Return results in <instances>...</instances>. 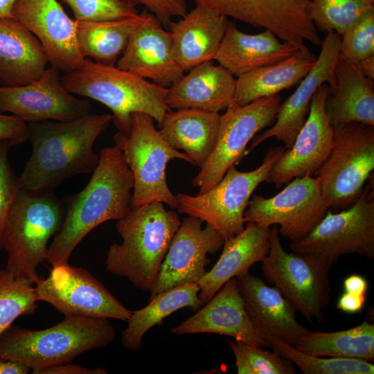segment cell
<instances>
[{"mask_svg": "<svg viewBox=\"0 0 374 374\" xmlns=\"http://www.w3.org/2000/svg\"><path fill=\"white\" fill-rule=\"evenodd\" d=\"M112 121L109 114H89L71 121L28 123L33 150L19 177L21 189L51 191L67 179L93 172L99 155L96 139Z\"/></svg>", "mask_w": 374, "mask_h": 374, "instance_id": "cell-1", "label": "cell"}, {"mask_svg": "<svg viewBox=\"0 0 374 374\" xmlns=\"http://www.w3.org/2000/svg\"><path fill=\"white\" fill-rule=\"evenodd\" d=\"M133 187V175L121 149L115 145L100 150L98 164L87 184L65 197V216L48 249L46 261L53 266L68 262L94 228L125 217L132 208Z\"/></svg>", "mask_w": 374, "mask_h": 374, "instance_id": "cell-2", "label": "cell"}, {"mask_svg": "<svg viewBox=\"0 0 374 374\" xmlns=\"http://www.w3.org/2000/svg\"><path fill=\"white\" fill-rule=\"evenodd\" d=\"M180 224L177 213L166 210L162 202L132 207L117 220L123 242L109 247L107 269L137 289L149 290Z\"/></svg>", "mask_w": 374, "mask_h": 374, "instance_id": "cell-3", "label": "cell"}, {"mask_svg": "<svg viewBox=\"0 0 374 374\" xmlns=\"http://www.w3.org/2000/svg\"><path fill=\"white\" fill-rule=\"evenodd\" d=\"M64 88L75 96L96 100L112 112V121L118 132L128 136L132 114L151 116L161 124L171 109L166 103L167 88L160 87L116 66L98 64L84 58L74 71L63 73Z\"/></svg>", "mask_w": 374, "mask_h": 374, "instance_id": "cell-4", "label": "cell"}, {"mask_svg": "<svg viewBox=\"0 0 374 374\" xmlns=\"http://www.w3.org/2000/svg\"><path fill=\"white\" fill-rule=\"evenodd\" d=\"M115 337V328L107 319L65 316L60 323L40 330L10 326L0 335V357L22 362L36 374L105 348Z\"/></svg>", "mask_w": 374, "mask_h": 374, "instance_id": "cell-5", "label": "cell"}, {"mask_svg": "<svg viewBox=\"0 0 374 374\" xmlns=\"http://www.w3.org/2000/svg\"><path fill=\"white\" fill-rule=\"evenodd\" d=\"M62 222L61 205L51 191L21 189L10 209L3 236L6 269L35 283L37 267L46 260L48 243Z\"/></svg>", "mask_w": 374, "mask_h": 374, "instance_id": "cell-6", "label": "cell"}, {"mask_svg": "<svg viewBox=\"0 0 374 374\" xmlns=\"http://www.w3.org/2000/svg\"><path fill=\"white\" fill-rule=\"evenodd\" d=\"M279 236L278 225H272L269 250L261 262L265 278L310 322H323L330 301L332 265L319 253L287 252Z\"/></svg>", "mask_w": 374, "mask_h": 374, "instance_id": "cell-7", "label": "cell"}, {"mask_svg": "<svg viewBox=\"0 0 374 374\" xmlns=\"http://www.w3.org/2000/svg\"><path fill=\"white\" fill-rule=\"evenodd\" d=\"M154 121L148 114L134 113L129 135L118 132L114 141L133 175L132 207L160 202L176 209L177 196L170 190L166 181L167 163L175 159L193 166L195 163L186 153L173 148L163 139Z\"/></svg>", "mask_w": 374, "mask_h": 374, "instance_id": "cell-8", "label": "cell"}, {"mask_svg": "<svg viewBox=\"0 0 374 374\" xmlns=\"http://www.w3.org/2000/svg\"><path fill=\"white\" fill-rule=\"evenodd\" d=\"M285 150L281 146L269 148L261 165L249 172L239 171L235 165L231 166L217 184L202 194H177V209L206 222L224 240L239 234L244 229V213L251 195L267 181L270 170Z\"/></svg>", "mask_w": 374, "mask_h": 374, "instance_id": "cell-9", "label": "cell"}, {"mask_svg": "<svg viewBox=\"0 0 374 374\" xmlns=\"http://www.w3.org/2000/svg\"><path fill=\"white\" fill-rule=\"evenodd\" d=\"M333 132L329 156L314 177L329 208H348L373 175L374 126L351 122L333 127Z\"/></svg>", "mask_w": 374, "mask_h": 374, "instance_id": "cell-10", "label": "cell"}, {"mask_svg": "<svg viewBox=\"0 0 374 374\" xmlns=\"http://www.w3.org/2000/svg\"><path fill=\"white\" fill-rule=\"evenodd\" d=\"M367 185L359 199L337 213L327 211L314 229L300 240L290 242L292 251L315 253L332 265L344 255L374 258L373 185Z\"/></svg>", "mask_w": 374, "mask_h": 374, "instance_id": "cell-11", "label": "cell"}, {"mask_svg": "<svg viewBox=\"0 0 374 374\" xmlns=\"http://www.w3.org/2000/svg\"><path fill=\"white\" fill-rule=\"evenodd\" d=\"M281 101V96L277 94L226 109L220 116L213 151L192 181V186L199 188L197 195L213 187L231 166L238 164L246 155L248 143L258 132L274 123Z\"/></svg>", "mask_w": 374, "mask_h": 374, "instance_id": "cell-12", "label": "cell"}, {"mask_svg": "<svg viewBox=\"0 0 374 374\" xmlns=\"http://www.w3.org/2000/svg\"><path fill=\"white\" fill-rule=\"evenodd\" d=\"M329 207L321 193L319 179L296 177L276 195H254L244 213L245 222L264 227L279 225V234L290 242L300 240L322 220Z\"/></svg>", "mask_w": 374, "mask_h": 374, "instance_id": "cell-13", "label": "cell"}, {"mask_svg": "<svg viewBox=\"0 0 374 374\" xmlns=\"http://www.w3.org/2000/svg\"><path fill=\"white\" fill-rule=\"evenodd\" d=\"M35 290L38 301L51 304L64 316L126 321L132 314L87 269L68 262L53 266Z\"/></svg>", "mask_w": 374, "mask_h": 374, "instance_id": "cell-14", "label": "cell"}, {"mask_svg": "<svg viewBox=\"0 0 374 374\" xmlns=\"http://www.w3.org/2000/svg\"><path fill=\"white\" fill-rule=\"evenodd\" d=\"M92 105L69 93L60 72L47 67L37 80L22 86L0 85V112L10 113L25 121H71L89 114Z\"/></svg>", "mask_w": 374, "mask_h": 374, "instance_id": "cell-15", "label": "cell"}, {"mask_svg": "<svg viewBox=\"0 0 374 374\" xmlns=\"http://www.w3.org/2000/svg\"><path fill=\"white\" fill-rule=\"evenodd\" d=\"M203 221L184 217L175 234L152 285L150 299L163 291L187 283H197L210 263L208 254L220 251L224 238L211 225L202 229Z\"/></svg>", "mask_w": 374, "mask_h": 374, "instance_id": "cell-16", "label": "cell"}, {"mask_svg": "<svg viewBox=\"0 0 374 374\" xmlns=\"http://www.w3.org/2000/svg\"><path fill=\"white\" fill-rule=\"evenodd\" d=\"M226 17L263 28L300 48L312 41L317 28L308 15L310 0H193Z\"/></svg>", "mask_w": 374, "mask_h": 374, "instance_id": "cell-17", "label": "cell"}, {"mask_svg": "<svg viewBox=\"0 0 374 374\" xmlns=\"http://www.w3.org/2000/svg\"><path fill=\"white\" fill-rule=\"evenodd\" d=\"M330 93L328 84H321L312 96L305 123L290 149H285L273 166L267 182L277 188L296 177H312L326 161L333 145V127L325 110Z\"/></svg>", "mask_w": 374, "mask_h": 374, "instance_id": "cell-18", "label": "cell"}, {"mask_svg": "<svg viewBox=\"0 0 374 374\" xmlns=\"http://www.w3.org/2000/svg\"><path fill=\"white\" fill-rule=\"evenodd\" d=\"M341 36L335 32H328L321 41V49L313 68L299 84L295 91L278 109L272 126L256 135L246 151V155L264 141L275 137L290 149L296 137L305 123L313 95L323 84L327 83L330 93L336 88L335 70L339 60Z\"/></svg>", "mask_w": 374, "mask_h": 374, "instance_id": "cell-19", "label": "cell"}, {"mask_svg": "<svg viewBox=\"0 0 374 374\" xmlns=\"http://www.w3.org/2000/svg\"><path fill=\"white\" fill-rule=\"evenodd\" d=\"M12 14L39 40L51 66L69 73L84 60L78 48L76 21L57 0H16Z\"/></svg>", "mask_w": 374, "mask_h": 374, "instance_id": "cell-20", "label": "cell"}, {"mask_svg": "<svg viewBox=\"0 0 374 374\" xmlns=\"http://www.w3.org/2000/svg\"><path fill=\"white\" fill-rule=\"evenodd\" d=\"M116 66L167 89L185 73L174 57L170 31L150 12Z\"/></svg>", "mask_w": 374, "mask_h": 374, "instance_id": "cell-21", "label": "cell"}, {"mask_svg": "<svg viewBox=\"0 0 374 374\" xmlns=\"http://www.w3.org/2000/svg\"><path fill=\"white\" fill-rule=\"evenodd\" d=\"M236 280L248 317L262 338L276 337L293 346L310 331L298 322L296 311L276 287L249 272Z\"/></svg>", "mask_w": 374, "mask_h": 374, "instance_id": "cell-22", "label": "cell"}, {"mask_svg": "<svg viewBox=\"0 0 374 374\" xmlns=\"http://www.w3.org/2000/svg\"><path fill=\"white\" fill-rule=\"evenodd\" d=\"M195 314L170 330L181 335L214 333L228 335L256 346L270 348L253 329L239 292L236 278L223 287Z\"/></svg>", "mask_w": 374, "mask_h": 374, "instance_id": "cell-23", "label": "cell"}, {"mask_svg": "<svg viewBox=\"0 0 374 374\" xmlns=\"http://www.w3.org/2000/svg\"><path fill=\"white\" fill-rule=\"evenodd\" d=\"M228 17L199 5L172 21L170 33L174 57L186 72L214 58L224 36Z\"/></svg>", "mask_w": 374, "mask_h": 374, "instance_id": "cell-24", "label": "cell"}, {"mask_svg": "<svg viewBox=\"0 0 374 374\" xmlns=\"http://www.w3.org/2000/svg\"><path fill=\"white\" fill-rule=\"evenodd\" d=\"M235 76L213 60L188 71L167 89L166 103L170 109H199L219 113L231 103L235 89Z\"/></svg>", "mask_w": 374, "mask_h": 374, "instance_id": "cell-25", "label": "cell"}, {"mask_svg": "<svg viewBox=\"0 0 374 374\" xmlns=\"http://www.w3.org/2000/svg\"><path fill=\"white\" fill-rule=\"evenodd\" d=\"M247 223L241 233L224 240L217 262L198 283L199 299L203 305L227 281L249 272L253 265L262 262L267 255L270 247V227Z\"/></svg>", "mask_w": 374, "mask_h": 374, "instance_id": "cell-26", "label": "cell"}, {"mask_svg": "<svg viewBox=\"0 0 374 374\" xmlns=\"http://www.w3.org/2000/svg\"><path fill=\"white\" fill-rule=\"evenodd\" d=\"M298 50L280 41L269 30L247 34L229 21L214 60L238 78L260 67L278 63Z\"/></svg>", "mask_w": 374, "mask_h": 374, "instance_id": "cell-27", "label": "cell"}, {"mask_svg": "<svg viewBox=\"0 0 374 374\" xmlns=\"http://www.w3.org/2000/svg\"><path fill=\"white\" fill-rule=\"evenodd\" d=\"M48 64L36 37L15 19L0 18V85L17 87L38 79Z\"/></svg>", "mask_w": 374, "mask_h": 374, "instance_id": "cell-28", "label": "cell"}, {"mask_svg": "<svg viewBox=\"0 0 374 374\" xmlns=\"http://www.w3.org/2000/svg\"><path fill=\"white\" fill-rule=\"evenodd\" d=\"M335 75L336 88L325 104L331 126L351 122L374 126V80L363 74L357 63L339 59Z\"/></svg>", "mask_w": 374, "mask_h": 374, "instance_id": "cell-29", "label": "cell"}, {"mask_svg": "<svg viewBox=\"0 0 374 374\" xmlns=\"http://www.w3.org/2000/svg\"><path fill=\"white\" fill-rule=\"evenodd\" d=\"M220 116L199 109H170L165 114L159 131L170 146L184 150L195 166L201 168L215 146Z\"/></svg>", "mask_w": 374, "mask_h": 374, "instance_id": "cell-30", "label": "cell"}, {"mask_svg": "<svg viewBox=\"0 0 374 374\" xmlns=\"http://www.w3.org/2000/svg\"><path fill=\"white\" fill-rule=\"evenodd\" d=\"M317 57L305 47L288 58L244 73L236 78L230 105L242 106L273 96L299 84L314 66Z\"/></svg>", "mask_w": 374, "mask_h": 374, "instance_id": "cell-31", "label": "cell"}, {"mask_svg": "<svg viewBox=\"0 0 374 374\" xmlns=\"http://www.w3.org/2000/svg\"><path fill=\"white\" fill-rule=\"evenodd\" d=\"M146 9L137 16L115 21H76L78 50L84 58L107 66H116L136 29L145 20Z\"/></svg>", "mask_w": 374, "mask_h": 374, "instance_id": "cell-32", "label": "cell"}, {"mask_svg": "<svg viewBox=\"0 0 374 374\" xmlns=\"http://www.w3.org/2000/svg\"><path fill=\"white\" fill-rule=\"evenodd\" d=\"M199 291L197 283L184 284L159 293L150 299L146 306L132 311L122 333L123 347L139 350L143 347L145 334L163 319L184 308L198 310L203 305L199 299Z\"/></svg>", "mask_w": 374, "mask_h": 374, "instance_id": "cell-33", "label": "cell"}, {"mask_svg": "<svg viewBox=\"0 0 374 374\" xmlns=\"http://www.w3.org/2000/svg\"><path fill=\"white\" fill-rule=\"evenodd\" d=\"M293 346L315 356L355 358L371 362L374 361V323L364 321L344 330L309 331Z\"/></svg>", "mask_w": 374, "mask_h": 374, "instance_id": "cell-34", "label": "cell"}, {"mask_svg": "<svg viewBox=\"0 0 374 374\" xmlns=\"http://www.w3.org/2000/svg\"><path fill=\"white\" fill-rule=\"evenodd\" d=\"M266 340L273 351L296 365L304 374L374 373V365L366 360L315 356L296 349L278 337H269Z\"/></svg>", "mask_w": 374, "mask_h": 374, "instance_id": "cell-35", "label": "cell"}, {"mask_svg": "<svg viewBox=\"0 0 374 374\" xmlns=\"http://www.w3.org/2000/svg\"><path fill=\"white\" fill-rule=\"evenodd\" d=\"M373 8L374 0H310L307 12L317 29L341 36Z\"/></svg>", "mask_w": 374, "mask_h": 374, "instance_id": "cell-36", "label": "cell"}, {"mask_svg": "<svg viewBox=\"0 0 374 374\" xmlns=\"http://www.w3.org/2000/svg\"><path fill=\"white\" fill-rule=\"evenodd\" d=\"M34 283L0 271V335L20 316L35 312L38 301Z\"/></svg>", "mask_w": 374, "mask_h": 374, "instance_id": "cell-37", "label": "cell"}, {"mask_svg": "<svg viewBox=\"0 0 374 374\" xmlns=\"http://www.w3.org/2000/svg\"><path fill=\"white\" fill-rule=\"evenodd\" d=\"M238 374H295L294 364L276 353L238 340H227Z\"/></svg>", "mask_w": 374, "mask_h": 374, "instance_id": "cell-38", "label": "cell"}, {"mask_svg": "<svg viewBox=\"0 0 374 374\" xmlns=\"http://www.w3.org/2000/svg\"><path fill=\"white\" fill-rule=\"evenodd\" d=\"M67 4L78 21L121 20L139 15L136 6L127 0H61Z\"/></svg>", "mask_w": 374, "mask_h": 374, "instance_id": "cell-39", "label": "cell"}, {"mask_svg": "<svg viewBox=\"0 0 374 374\" xmlns=\"http://www.w3.org/2000/svg\"><path fill=\"white\" fill-rule=\"evenodd\" d=\"M374 55V8L341 35L339 59L358 63Z\"/></svg>", "mask_w": 374, "mask_h": 374, "instance_id": "cell-40", "label": "cell"}, {"mask_svg": "<svg viewBox=\"0 0 374 374\" xmlns=\"http://www.w3.org/2000/svg\"><path fill=\"white\" fill-rule=\"evenodd\" d=\"M12 146L8 141H0V249H3V236L10 209L21 189L19 177L15 174L8 159Z\"/></svg>", "mask_w": 374, "mask_h": 374, "instance_id": "cell-41", "label": "cell"}, {"mask_svg": "<svg viewBox=\"0 0 374 374\" xmlns=\"http://www.w3.org/2000/svg\"><path fill=\"white\" fill-rule=\"evenodd\" d=\"M132 4L143 6L154 15L166 29L175 17H183L187 11L185 0H127Z\"/></svg>", "mask_w": 374, "mask_h": 374, "instance_id": "cell-42", "label": "cell"}, {"mask_svg": "<svg viewBox=\"0 0 374 374\" xmlns=\"http://www.w3.org/2000/svg\"><path fill=\"white\" fill-rule=\"evenodd\" d=\"M28 138L27 123L15 115L0 112V141H8L15 146L26 142Z\"/></svg>", "mask_w": 374, "mask_h": 374, "instance_id": "cell-43", "label": "cell"}, {"mask_svg": "<svg viewBox=\"0 0 374 374\" xmlns=\"http://www.w3.org/2000/svg\"><path fill=\"white\" fill-rule=\"evenodd\" d=\"M104 368H89L71 362L61 364L42 369L36 374H106Z\"/></svg>", "mask_w": 374, "mask_h": 374, "instance_id": "cell-44", "label": "cell"}, {"mask_svg": "<svg viewBox=\"0 0 374 374\" xmlns=\"http://www.w3.org/2000/svg\"><path fill=\"white\" fill-rule=\"evenodd\" d=\"M366 299V295L344 292L337 303V308L348 314L358 313L364 308Z\"/></svg>", "mask_w": 374, "mask_h": 374, "instance_id": "cell-45", "label": "cell"}, {"mask_svg": "<svg viewBox=\"0 0 374 374\" xmlns=\"http://www.w3.org/2000/svg\"><path fill=\"white\" fill-rule=\"evenodd\" d=\"M344 292L366 295L368 283L364 276L358 274H353L348 276L344 280Z\"/></svg>", "mask_w": 374, "mask_h": 374, "instance_id": "cell-46", "label": "cell"}, {"mask_svg": "<svg viewBox=\"0 0 374 374\" xmlns=\"http://www.w3.org/2000/svg\"><path fill=\"white\" fill-rule=\"evenodd\" d=\"M30 368L25 364L0 357V374H27Z\"/></svg>", "mask_w": 374, "mask_h": 374, "instance_id": "cell-47", "label": "cell"}, {"mask_svg": "<svg viewBox=\"0 0 374 374\" xmlns=\"http://www.w3.org/2000/svg\"><path fill=\"white\" fill-rule=\"evenodd\" d=\"M363 74L371 80H374V55L365 58L358 63Z\"/></svg>", "mask_w": 374, "mask_h": 374, "instance_id": "cell-48", "label": "cell"}, {"mask_svg": "<svg viewBox=\"0 0 374 374\" xmlns=\"http://www.w3.org/2000/svg\"><path fill=\"white\" fill-rule=\"evenodd\" d=\"M16 0H0V18L14 19L12 8Z\"/></svg>", "mask_w": 374, "mask_h": 374, "instance_id": "cell-49", "label": "cell"}]
</instances>
